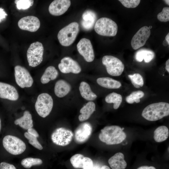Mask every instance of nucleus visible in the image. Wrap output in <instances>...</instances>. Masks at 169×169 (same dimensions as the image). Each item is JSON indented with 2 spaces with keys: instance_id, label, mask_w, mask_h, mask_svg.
I'll list each match as a JSON object with an SVG mask.
<instances>
[{
  "instance_id": "obj_1",
  "label": "nucleus",
  "mask_w": 169,
  "mask_h": 169,
  "mask_svg": "<svg viewBox=\"0 0 169 169\" xmlns=\"http://www.w3.org/2000/svg\"><path fill=\"white\" fill-rule=\"evenodd\" d=\"M124 127L116 125L106 126L101 129L99 137L102 142L108 145L119 144L126 137Z\"/></svg>"
},
{
  "instance_id": "obj_2",
  "label": "nucleus",
  "mask_w": 169,
  "mask_h": 169,
  "mask_svg": "<svg viewBox=\"0 0 169 169\" xmlns=\"http://www.w3.org/2000/svg\"><path fill=\"white\" fill-rule=\"evenodd\" d=\"M169 115V104L161 102L149 105L143 110L142 116L150 121L160 120Z\"/></svg>"
},
{
  "instance_id": "obj_3",
  "label": "nucleus",
  "mask_w": 169,
  "mask_h": 169,
  "mask_svg": "<svg viewBox=\"0 0 169 169\" xmlns=\"http://www.w3.org/2000/svg\"><path fill=\"white\" fill-rule=\"evenodd\" d=\"M79 25L76 22H72L61 29L58 34L60 44L64 46H68L74 42L79 31Z\"/></svg>"
},
{
  "instance_id": "obj_4",
  "label": "nucleus",
  "mask_w": 169,
  "mask_h": 169,
  "mask_svg": "<svg viewBox=\"0 0 169 169\" xmlns=\"http://www.w3.org/2000/svg\"><path fill=\"white\" fill-rule=\"evenodd\" d=\"M94 29L98 34L106 36H114L117 33L118 26L112 19L103 17L98 19L94 26Z\"/></svg>"
},
{
  "instance_id": "obj_5",
  "label": "nucleus",
  "mask_w": 169,
  "mask_h": 169,
  "mask_svg": "<svg viewBox=\"0 0 169 169\" xmlns=\"http://www.w3.org/2000/svg\"><path fill=\"white\" fill-rule=\"evenodd\" d=\"M44 48L42 44L37 41L30 45L27 53L29 65L34 67L40 64L43 60Z\"/></svg>"
},
{
  "instance_id": "obj_6",
  "label": "nucleus",
  "mask_w": 169,
  "mask_h": 169,
  "mask_svg": "<svg viewBox=\"0 0 169 169\" xmlns=\"http://www.w3.org/2000/svg\"><path fill=\"white\" fill-rule=\"evenodd\" d=\"M3 143L6 150L13 155L22 153L26 148L24 142L18 137L11 135L5 136L3 138Z\"/></svg>"
},
{
  "instance_id": "obj_7",
  "label": "nucleus",
  "mask_w": 169,
  "mask_h": 169,
  "mask_svg": "<svg viewBox=\"0 0 169 169\" xmlns=\"http://www.w3.org/2000/svg\"><path fill=\"white\" fill-rule=\"evenodd\" d=\"M53 106V101L51 95L46 93L40 94L38 97L35 107L38 115L43 118L48 115Z\"/></svg>"
},
{
  "instance_id": "obj_8",
  "label": "nucleus",
  "mask_w": 169,
  "mask_h": 169,
  "mask_svg": "<svg viewBox=\"0 0 169 169\" xmlns=\"http://www.w3.org/2000/svg\"><path fill=\"white\" fill-rule=\"evenodd\" d=\"M102 63L106 68L108 73L114 76L120 75L124 71L125 66L118 58L111 55H105L102 59Z\"/></svg>"
},
{
  "instance_id": "obj_9",
  "label": "nucleus",
  "mask_w": 169,
  "mask_h": 169,
  "mask_svg": "<svg viewBox=\"0 0 169 169\" xmlns=\"http://www.w3.org/2000/svg\"><path fill=\"white\" fill-rule=\"evenodd\" d=\"M74 134L72 132L64 128L55 129L51 135L53 142L59 146H65L69 144L72 140Z\"/></svg>"
},
{
  "instance_id": "obj_10",
  "label": "nucleus",
  "mask_w": 169,
  "mask_h": 169,
  "mask_svg": "<svg viewBox=\"0 0 169 169\" xmlns=\"http://www.w3.org/2000/svg\"><path fill=\"white\" fill-rule=\"evenodd\" d=\"M14 75L16 83L21 88L31 87L33 79L28 70L25 67L18 65L14 68Z\"/></svg>"
},
{
  "instance_id": "obj_11",
  "label": "nucleus",
  "mask_w": 169,
  "mask_h": 169,
  "mask_svg": "<svg viewBox=\"0 0 169 169\" xmlns=\"http://www.w3.org/2000/svg\"><path fill=\"white\" fill-rule=\"evenodd\" d=\"M77 47L79 53L86 61L90 62L93 61L95 54L92 45L89 39L85 38L81 39L77 44Z\"/></svg>"
},
{
  "instance_id": "obj_12",
  "label": "nucleus",
  "mask_w": 169,
  "mask_h": 169,
  "mask_svg": "<svg viewBox=\"0 0 169 169\" xmlns=\"http://www.w3.org/2000/svg\"><path fill=\"white\" fill-rule=\"evenodd\" d=\"M151 31L149 27L144 26L140 28L132 38L131 45L132 48L136 50L143 46L149 38Z\"/></svg>"
},
{
  "instance_id": "obj_13",
  "label": "nucleus",
  "mask_w": 169,
  "mask_h": 169,
  "mask_svg": "<svg viewBox=\"0 0 169 169\" xmlns=\"http://www.w3.org/2000/svg\"><path fill=\"white\" fill-rule=\"evenodd\" d=\"M58 68L61 72L65 74L72 73L78 74L81 70L79 64L69 57H65L62 59L60 63L58 64Z\"/></svg>"
},
{
  "instance_id": "obj_14",
  "label": "nucleus",
  "mask_w": 169,
  "mask_h": 169,
  "mask_svg": "<svg viewBox=\"0 0 169 169\" xmlns=\"http://www.w3.org/2000/svg\"><path fill=\"white\" fill-rule=\"evenodd\" d=\"M40 25L39 19L33 16L23 17L18 22V26L20 29L33 32L38 30L40 28Z\"/></svg>"
},
{
  "instance_id": "obj_15",
  "label": "nucleus",
  "mask_w": 169,
  "mask_h": 169,
  "mask_svg": "<svg viewBox=\"0 0 169 169\" xmlns=\"http://www.w3.org/2000/svg\"><path fill=\"white\" fill-rule=\"evenodd\" d=\"M91 125L88 122L80 124L75 129L74 133L75 141L78 143L86 142L90 136L92 132Z\"/></svg>"
},
{
  "instance_id": "obj_16",
  "label": "nucleus",
  "mask_w": 169,
  "mask_h": 169,
  "mask_svg": "<svg viewBox=\"0 0 169 169\" xmlns=\"http://www.w3.org/2000/svg\"><path fill=\"white\" fill-rule=\"evenodd\" d=\"M71 5L69 0H55L50 4L49 11L50 14L58 16L63 14L68 9Z\"/></svg>"
},
{
  "instance_id": "obj_17",
  "label": "nucleus",
  "mask_w": 169,
  "mask_h": 169,
  "mask_svg": "<svg viewBox=\"0 0 169 169\" xmlns=\"http://www.w3.org/2000/svg\"><path fill=\"white\" fill-rule=\"evenodd\" d=\"M0 98L15 101L18 99L19 95L14 86L10 84L0 82Z\"/></svg>"
},
{
  "instance_id": "obj_18",
  "label": "nucleus",
  "mask_w": 169,
  "mask_h": 169,
  "mask_svg": "<svg viewBox=\"0 0 169 169\" xmlns=\"http://www.w3.org/2000/svg\"><path fill=\"white\" fill-rule=\"evenodd\" d=\"M81 21L82 28L86 30L91 29L94 25L97 18L96 13L94 11L89 10L83 13Z\"/></svg>"
},
{
  "instance_id": "obj_19",
  "label": "nucleus",
  "mask_w": 169,
  "mask_h": 169,
  "mask_svg": "<svg viewBox=\"0 0 169 169\" xmlns=\"http://www.w3.org/2000/svg\"><path fill=\"white\" fill-rule=\"evenodd\" d=\"M108 162L112 169H125L127 165L124 155L121 152L115 154L109 159Z\"/></svg>"
},
{
  "instance_id": "obj_20",
  "label": "nucleus",
  "mask_w": 169,
  "mask_h": 169,
  "mask_svg": "<svg viewBox=\"0 0 169 169\" xmlns=\"http://www.w3.org/2000/svg\"><path fill=\"white\" fill-rule=\"evenodd\" d=\"M71 89L70 84L63 79L58 80L55 83L54 91L56 95L62 98L68 94Z\"/></svg>"
},
{
  "instance_id": "obj_21",
  "label": "nucleus",
  "mask_w": 169,
  "mask_h": 169,
  "mask_svg": "<svg viewBox=\"0 0 169 169\" xmlns=\"http://www.w3.org/2000/svg\"><path fill=\"white\" fill-rule=\"evenodd\" d=\"M14 123L16 125H18L20 127L25 130H28L32 128L33 126L31 115L28 110L25 111L23 115L16 120Z\"/></svg>"
},
{
  "instance_id": "obj_22",
  "label": "nucleus",
  "mask_w": 169,
  "mask_h": 169,
  "mask_svg": "<svg viewBox=\"0 0 169 169\" xmlns=\"http://www.w3.org/2000/svg\"><path fill=\"white\" fill-rule=\"evenodd\" d=\"M95 110V103L92 101L88 102L80 110L81 113L79 116L80 121H83L88 120Z\"/></svg>"
},
{
  "instance_id": "obj_23",
  "label": "nucleus",
  "mask_w": 169,
  "mask_h": 169,
  "mask_svg": "<svg viewBox=\"0 0 169 169\" xmlns=\"http://www.w3.org/2000/svg\"><path fill=\"white\" fill-rule=\"evenodd\" d=\"M97 83L101 86L109 89H117L120 87V82L108 77H103L97 79Z\"/></svg>"
},
{
  "instance_id": "obj_24",
  "label": "nucleus",
  "mask_w": 169,
  "mask_h": 169,
  "mask_svg": "<svg viewBox=\"0 0 169 169\" xmlns=\"http://www.w3.org/2000/svg\"><path fill=\"white\" fill-rule=\"evenodd\" d=\"M79 90L82 97L87 100H94L97 97L92 92L89 85L85 82L82 81L81 82L79 87Z\"/></svg>"
},
{
  "instance_id": "obj_25",
  "label": "nucleus",
  "mask_w": 169,
  "mask_h": 169,
  "mask_svg": "<svg viewBox=\"0 0 169 169\" xmlns=\"http://www.w3.org/2000/svg\"><path fill=\"white\" fill-rule=\"evenodd\" d=\"M154 52L150 49H141L136 53L135 59L136 61L141 62L143 59L146 63L150 62L155 57Z\"/></svg>"
},
{
  "instance_id": "obj_26",
  "label": "nucleus",
  "mask_w": 169,
  "mask_h": 169,
  "mask_svg": "<svg viewBox=\"0 0 169 169\" xmlns=\"http://www.w3.org/2000/svg\"><path fill=\"white\" fill-rule=\"evenodd\" d=\"M58 74V71L54 66H49L46 69L41 76V82L43 84H47L50 81L55 79Z\"/></svg>"
},
{
  "instance_id": "obj_27",
  "label": "nucleus",
  "mask_w": 169,
  "mask_h": 169,
  "mask_svg": "<svg viewBox=\"0 0 169 169\" xmlns=\"http://www.w3.org/2000/svg\"><path fill=\"white\" fill-rule=\"evenodd\" d=\"M168 128L164 125L160 126L155 130L154 138L155 141L160 142L166 140L169 136Z\"/></svg>"
},
{
  "instance_id": "obj_28",
  "label": "nucleus",
  "mask_w": 169,
  "mask_h": 169,
  "mask_svg": "<svg viewBox=\"0 0 169 169\" xmlns=\"http://www.w3.org/2000/svg\"><path fill=\"white\" fill-rule=\"evenodd\" d=\"M122 96L120 94L113 92L108 95L105 98V101L108 103H113L115 109L119 108L122 102Z\"/></svg>"
},
{
  "instance_id": "obj_29",
  "label": "nucleus",
  "mask_w": 169,
  "mask_h": 169,
  "mask_svg": "<svg viewBox=\"0 0 169 169\" xmlns=\"http://www.w3.org/2000/svg\"><path fill=\"white\" fill-rule=\"evenodd\" d=\"M144 95V93L141 90H137L132 92L129 95L125 98L126 102L132 104L135 102L138 103L140 102V99Z\"/></svg>"
},
{
  "instance_id": "obj_30",
  "label": "nucleus",
  "mask_w": 169,
  "mask_h": 169,
  "mask_svg": "<svg viewBox=\"0 0 169 169\" xmlns=\"http://www.w3.org/2000/svg\"><path fill=\"white\" fill-rule=\"evenodd\" d=\"M42 163L41 159L32 157L24 158L21 162L22 165L26 168H30L33 166L40 165Z\"/></svg>"
},
{
  "instance_id": "obj_31",
  "label": "nucleus",
  "mask_w": 169,
  "mask_h": 169,
  "mask_svg": "<svg viewBox=\"0 0 169 169\" xmlns=\"http://www.w3.org/2000/svg\"><path fill=\"white\" fill-rule=\"evenodd\" d=\"M128 77L131 80L132 84L135 87L139 88L143 86V78L140 74L135 73L133 75H129Z\"/></svg>"
},
{
  "instance_id": "obj_32",
  "label": "nucleus",
  "mask_w": 169,
  "mask_h": 169,
  "mask_svg": "<svg viewBox=\"0 0 169 169\" xmlns=\"http://www.w3.org/2000/svg\"><path fill=\"white\" fill-rule=\"evenodd\" d=\"M84 156L82 155L77 154L72 156L70 161L72 166L75 168H83V162Z\"/></svg>"
},
{
  "instance_id": "obj_33",
  "label": "nucleus",
  "mask_w": 169,
  "mask_h": 169,
  "mask_svg": "<svg viewBox=\"0 0 169 169\" xmlns=\"http://www.w3.org/2000/svg\"><path fill=\"white\" fill-rule=\"evenodd\" d=\"M14 3L17 8L19 10H26L29 8L33 4V0H15Z\"/></svg>"
},
{
  "instance_id": "obj_34",
  "label": "nucleus",
  "mask_w": 169,
  "mask_h": 169,
  "mask_svg": "<svg viewBox=\"0 0 169 169\" xmlns=\"http://www.w3.org/2000/svg\"><path fill=\"white\" fill-rule=\"evenodd\" d=\"M25 137L28 140L29 143L35 148L42 150L43 147L37 139V137L29 134L28 132L24 133Z\"/></svg>"
},
{
  "instance_id": "obj_35",
  "label": "nucleus",
  "mask_w": 169,
  "mask_h": 169,
  "mask_svg": "<svg viewBox=\"0 0 169 169\" xmlns=\"http://www.w3.org/2000/svg\"><path fill=\"white\" fill-rule=\"evenodd\" d=\"M157 18L162 22H166L169 21V8H163L162 11L159 13L157 16Z\"/></svg>"
},
{
  "instance_id": "obj_36",
  "label": "nucleus",
  "mask_w": 169,
  "mask_h": 169,
  "mask_svg": "<svg viewBox=\"0 0 169 169\" xmlns=\"http://www.w3.org/2000/svg\"><path fill=\"white\" fill-rule=\"evenodd\" d=\"M121 4L125 7L134 8L137 7L139 4L140 0H119Z\"/></svg>"
},
{
  "instance_id": "obj_37",
  "label": "nucleus",
  "mask_w": 169,
  "mask_h": 169,
  "mask_svg": "<svg viewBox=\"0 0 169 169\" xmlns=\"http://www.w3.org/2000/svg\"><path fill=\"white\" fill-rule=\"evenodd\" d=\"M93 163L92 160L90 158L84 157L83 162V169H93Z\"/></svg>"
},
{
  "instance_id": "obj_38",
  "label": "nucleus",
  "mask_w": 169,
  "mask_h": 169,
  "mask_svg": "<svg viewBox=\"0 0 169 169\" xmlns=\"http://www.w3.org/2000/svg\"><path fill=\"white\" fill-rule=\"evenodd\" d=\"M0 169H16L12 165L5 162H2L0 164Z\"/></svg>"
},
{
  "instance_id": "obj_39",
  "label": "nucleus",
  "mask_w": 169,
  "mask_h": 169,
  "mask_svg": "<svg viewBox=\"0 0 169 169\" xmlns=\"http://www.w3.org/2000/svg\"><path fill=\"white\" fill-rule=\"evenodd\" d=\"M7 14L4 11L3 9L0 8V23L5 19Z\"/></svg>"
},
{
  "instance_id": "obj_40",
  "label": "nucleus",
  "mask_w": 169,
  "mask_h": 169,
  "mask_svg": "<svg viewBox=\"0 0 169 169\" xmlns=\"http://www.w3.org/2000/svg\"><path fill=\"white\" fill-rule=\"evenodd\" d=\"M28 132L36 137L39 136V135L36 131L32 128H30L28 130Z\"/></svg>"
},
{
  "instance_id": "obj_41",
  "label": "nucleus",
  "mask_w": 169,
  "mask_h": 169,
  "mask_svg": "<svg viewBox=\"0 0 169 169\" xmlns=\"http://www.w3.org/2000/svg\"><path fill=\"white\" fill-rule=\"evenodd\" d=\"M137 169H156V168L153 166H141Z\"/></svg>"
},
{
  "instance_id": "obj_42",
  "label": "nucleus",
  "mask_w": 169,
  "mask_h": 169,
  "mask_svg": "<svg viewBox=\"0 0 169 169\" xmlns=\"http://www.w3.org/2000/svg\"><path fill=\"white\" fill-rule=\"evenodd\" d=\"M165 68L168 73H169V59H168L166 62Z\"/></svg>"
},
{
  "instance_id": "obj_43",
  "label": "nucleus",
  "mask_w": 169,
  "mask_h": 169,
  "mask_svg": "<svg viewBox=\"0 0 169 169\" xmlns=\"http://www.w3.org/2000/svg\"><path fill=\"white\" fill-rule=\"evenodd\" d=\"M165 39L166 41L167 44H169V33H168L165 37Z\"/></svg>"
},
{
  "instance_id": "obj_44",
  "label": "nucleus",
  "mask_w": 169,
  "mask_h": 169,
  "mask_svg": "<svg viewBox=\"0 0 169 169\" xmlns=\"http://www.w3.org/2000/svg\"><path fill=\"white\" fill-rule=\"evenodd\" d=\"M100 169H110L108 166L106 165L103 166Z\"/></svg>"
},
{
  "instance_id": "obj_45",
  "label": "nucleus",
  "mask_w": 169,
  "mask_h": 169,
  "mask_svg": "<svg viewBox=\"0 0 169 169\" xmlns=\"http://www.w3.org/2000/svg\"><path fill=\"white\" fill-rule=\"evenodd\" d=\"M164 1H165V3L168 5L169 6V0H164Z\"/></svg>"
},
{
  "instance_id": "obj_46",
  "label": "nucleus",
  "mask_w": 169,
  "mask_h": 169,
  "mask_svg": "<svg viewBox=\"0 0 169 169\" xmlns=\"http://www.w3.org/2000/svg\"><path fill=\"white\" fill-rule=\"evenodd\" d=\"M1 119H0V131L1 129Z\"/></svg>"
},
{
  "instance_id": "obj_47",
  "label": "nucleus",
  "mask_w": 169,
  "mask_h": 169,
  "mask_svg": "<svg viewBox=\"0 0 169 169\" xmlns=\"http://www.w3.org/2000/svg\"><path fill=\"white\" fill-rule=\"evenodd\" d=\"M149 28L150 29H151L152 28V26H150V27H149Z\"/></svg>"
},
{
  "instance_id": "obj_48",
  "label": "nucleus",
  "mask_w": 169,
  "mask_h": 169,
  "mask_svg": "<svg viewBox=\"0 0 169 169\" xmlns=\"http://www.w3.org/2000/svg\"><path fill=\"white\" fill-rule=\"evenodd\" d=\"M163 76H164V74H163Z\"/></svg>"
}]
</instances>
